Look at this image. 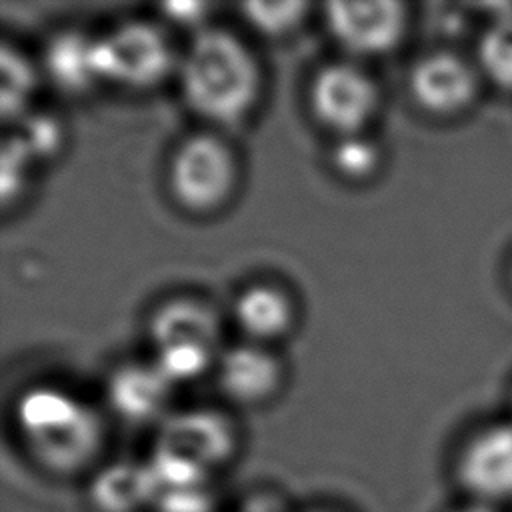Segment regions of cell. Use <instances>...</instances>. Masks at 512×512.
Wrapping results in <instances>:
<instances>
[{
  "label": "cell",
  "instance_id": "cell-16",
  "mask_svg": "<svg viewBox=\"0 0 512 512\" xmlns=\"http://www.w3.org/2000/svg\"><path fill=\"white\" fill-rule=\"evenodd\" d=\"M478 58L492 82L512 88V16L500 18L484 32Z\"/></svg>",
  "mask_w": 512,
  "mask_h": 512
},
{
  "label": "cell",
  "instance_id": "cell-25",
  "mask_svg": "<svg viewBox=\"0 0 512 512\" xmlns=\"http://www.w3.org/2000/svg\"><path fill=\"white\" fill-rule=\"evenodd\" d=\"M306 512H334V510H328V508H312V510H306Z\"/></svg>",
  "mask_w": 512,
  "mask_h": 512
},
{
  "label": "cell",
  "instance_id": "cell-23",
  "mask_svg": "<svg viewBox=\"0 0 512 512\" xmlns=\"http://www.w3.org/2000/svg\"><path fill=\"white\" fill-rule=\"evenodd\" d=\"M208 10L210 8L200 2H170V4L162 6V12L166 18H170L178 24H184V26L198 24L206 16Z\"/></svg>",
  "mask_w": 512,
  "mask_h": 512
},
{
  "label": "cell",
  "instance_id": "cell-22",
  "mask_svg": "<svg viewBox=\"0 0 512 512\" xmlns=\"http://www.w3.org/2000/svg\"><path fill=\"white\" fill-rule=\"evenodd\" d=\"M32 156L52 154L60 146V126L50 116H32L16 134Z\"/></svg>",
  "mask_w": 512,
  "mask_h": 512
},
{
  "label": "cell",
  "instance_id": "cell-14",
  "mask_svg": "<svg viewBox=\"0 0 512 512\" xmlns=\"http://www.w3.org/2000/svg\"><path fill=\"white\" fill-rule=\"evenodd\" d=\"M44 64L50 78L64 90H86L100 82L96 60V38L80 32H60L46 48Z\"/></svg>",
  "mask_w": 512,
  "mask_h": 512
},
{
  "label": "cell",
  "instance_id": "cell-2",
  "mask_svg": "<svg viewBox=\"0 0 512 512\" xmlns=\"http://www.w3.org/2000/svg\"><path fill=\"white\" fill-rule=\"evenodd\" d=\"M180 88L196 114L234 122L256 98L258 66L234 34L208 28L194 36L180 60Z\"/></svg>",
  "mask_w": 512,
  "mask_h": 512
},
{
  "label": "cell",
  "instance_id": "cell-24",
  "mask_svg": "<svg viewBox=\"0 0 512 512\" xmlns=\"http://www.w3.org/2000/svg\"><path fill=\"white\" fill-rule=\"evenodd\" d=\"M454 512H494V510L490 508V504L472 502V504H468V506H462V508H458V510H454Z\"/></svg>",
  "mask_w": 512,
  "mask_h": 512
},
{
  "label": "cell",
  "instance_id": "cell-12",
  "mask_svg": "<svg viewBox=\"0 0 512 512\" xmlns=\"http://www.w3.org/2000/svg\"><path fill=\"white\" fill-rule=\"evenodd\" d=\"M150 336L156 344H202L214 348L220 336L216 312L192 298H176L162 304L150 320Z\"/></svg>",
  "mask_w": 512,
  "mask_h": 512
},
{
  "label": "cell",
  "instance_id": "cell-5",
  "mask_svg": "<svg viewBox=\"0 0 512 512\" xmlns=\"http://www.w3.org/2000/svg\"><path fill=\"white\" fill-rule=\"evenodd\" d=\"M310 106L318 122L328 130L340 136L360 134L378 106V86L360 66L332 62L314 76Z\"/></svg>",
  "mask_w": 512,
  "mask_h": 512
},
{
  "label": "cell",
  "instance_id": "cell-6",
  "mask_svg": "<svg viewBox=\"0 0 512 512\" xmlns=\"http://www.w3.org/2000/svg\"><path fill=\"white\" fill-rule=\"evenodd\" d=\"M458 480L476 502L512 498V424H492L468 440Z\"/></svg>",
  "mask_w": 512,
  "mask_h": 512
},
{
  "label": "cell",
  "instance_id": "cell-3",
  "mask_svg": "<svg viewBox=\"0 0 512 512\" xmlns=\"http://www.w3.org/2000/svg\"><path fill=\"white\" fill-rule=\"evenodd\" d=\"M96 60L100 80L146 88L172 70L174 50L160 26L132 20L96 38Z\"/></svg>",
  "mask_w": 512,
  "mask_h": 512
},
{
  "label": "cell",
  "instance_id": "cell-18",
  "mask_svg": "<svg viewBox=\"0 0 512 512\" xmlns=\"http://www.w3.org/2000/svg\"><path fill=\"white\" fill-rule=\"evenodd\" d=\"M34 72L30 62L10 50L8 46L2 48V112L4 116H18L22 114L28 96L34 90Z\"/></svg>",
  "mask_w": 512,
  "mask_h": 512
},
{
  "label": "cell",
  "instance_id": "cell-9",
  "mask_svg": "<svg viewBox=\"0 0 512 512\" xmlns=\"http://www.w3.org/2000/svg\"><path fill=\"white\" fill-rule=\"evenodd\" d=\"M410 90L422 108L434 114H454L472 102L476 78L456 54L434 52L414 64Z\"/></svg>",
  "mask_w": 512,
  "mask_h": 512
},
{
  "label": "cell",
  "instance_id": "cell-7",
  "mask_svg": "<svg viewBox=\"0 0 512 512\" xmlns=\"http://www.w3.org/2000/svg\"><path fill=\"white\" fill-rule=\"evenodd\" d=\"M326 22L336 42L346 50L380 54L400 40L406 12L402 4L388 0L330 2L326 4Z\"/></svg>",
  "mask_w": 512,
  "mask_h": 512
},
{
  "label": "cell",
  "instance_id": "cell-4",
  "mask_svg": "<svg viewBox=\"0 0 512 512\" xmlns=\"http://www.w3.org/2000/svg\"><path fill=\"white\" fill-rule=\"evenodd\" d=\"M236 182L232 150L212 134H194L174 152L170 162V188L188 210L208 212L218 208Z\"/></svg>",
  "mask_w": 512,
  "mask_h": 512
},
{
  "label": "cell",
  "instance_id": "cell-13",
  "mask_svg": "<svg viewBox=\"0 0 512 512\" xmlns=\"http://www.w3.org/2000/svg\"><path fill=\"white\" fill-rule=\"evenodd\" d=\"M234 320L256 342L278 338L292 322V304L278 286L254 284L236 298Z\"/></svg>",
  "mask_w": 512,
  "mask_h": 512
},
{
  "label": "cell",
  "instance_id": "cell-21",
  "mask_svg": "<svg viewBox=\"0 0 512 512\" xmlns=\"http://www.w3.org/2000/svg\"><path fill=\"white\" fill-rule=\"evenodd\" d=\"M32 158L22 140L14 134V138L4 140L2 146V196L8 200L22 188L26 176V164Z\"/></svg>",
  "mask_w": 512,
  "mask_h": 512
},
{
  "label": "cell",
  "instance_id": "cell-20",
  "mask_svg": "<svg viewBox=\"0 0 512 512\" xmlns=\"http://www.w3.org/2000/svg\"><path fill=\"white\" fill-rule=\"evenodd\" d=\"M246 20L264 36H282L304 18V2H250L242 6Z\"/></svg>",
  "mask_w": 512,
  "mask_h": 512
},
{
  "label": "cell",
  "instance_id": "cell-11",
  "mask_svg": "<svg viewBox=\"0 0 512 512\" xmlns=\"http://www.w3.org/2000/svg\"><path fill=\"white\" fill-rule=\"evenodd\" d=\"M172 382L154 364H128L108 382V400L114 412L134 424L158 418L170 400Z\"/></svg>",
  "mask_w": 512,
  "mask_h": 512
},
{
  "label": "cell",
  "instance_id": "cell-1",
  "mask_svg": "<svg viewBox=\"0 0 512 512\" xmlns=\"http://www.w3.org/2000/svg\"><path fill=\"white\" fill-rule=\"evenodd\" d=\"M16 424L36 464L58 476L88 468L104 440L100 416L88 404L52 386H36L18 400Z\"/></svg>",
  "mask_w": 512,
  "mask_h": 512
},
{
  "label": "cell",
  "instance_id": "cell-19",
  "mask_svg": "<svg viewBox=\"0 0 512 512\" xmlns=\"http://www.w3.org/2000/svg\"><path fill=\"white\" fill-rule=\"evenodd\" d=\"M330 162L340 176L348 180H364L378 168L380 152L372 140L362 134H350L340 136L338 144L332 148Z\"/></svg>",
  "mask_w": 512,
  "mask_h": 512
},
{
  "label": "cell",
  "instance_id": "cell-10",
  "mask_svg": "<svg viewBox=\"0 0 512 512\" xmlns=\"http://www.w3.org/2000/svg\"><path fill=\"white\" fill-rule=\"evenodd\" d=\"M216 368L220 390L240 404L266 400L278 388L282 376L278 358L254 342L228 348Z\"/></svg>",
  "mask_w": 512,
  "mask_h": 512
},
{
  "label": "cell",
  "instance_id": "cell-17",
  "mask_svg": "<svg viewBox=\"0 0 512 512\" xmlns=\"http://www.w3.org/2000/svg\"><path fill=\"white\" fill-rule=\"evenodd\" d=\"M212 350L202 344H168L156 348L152 364L168 382H186L198 378L210 366Z\"/></svg>",
  "mask_w": 512,
  "mask_h": 512
},
{
  "label": "cell",
  "instance_id": "cell-8",
  "mask_svg": "<svg viewBox=\"0 0 512 512\" xmlns=\"http://www.w3.org/2000/svg\"><path fill=\"white\" fill-rule=\"evenodd\" d=\"M160 446L190 458L210 472L226 464L234 454L236 430L230 418L218 410H184L164 422Z\"/></svg>",
  "mask_w": 512,
  "mask_h": 512
},
{
  "label": "cell",
  "instance_id": "cell-15",
  "mask_svg": "<svg viewBox=\"0 0 512 512\" xmlns=\"http://www.w3.org/2000/svg\"><path fill=\"white\" fill-rule=\"evenodd\" d=\"M90 502L96 512H138L152 504V486L146 466L112 464L90 484Z\"/></svg>",
  "mask_w": 512,
  "mask_h": 512
}]
</instances>
